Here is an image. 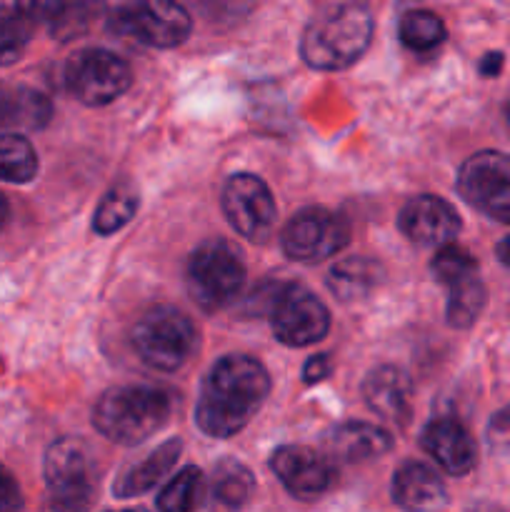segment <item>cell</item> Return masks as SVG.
<instances>
[{
    "label": "cell",
    "mask_w": 510,
    "mask_h": 512,
    "mask_svg": "<svg viewBox=\"0 0 510 512\" xmlns=\"http://www.w3.org/2000/svg\"><path fill=\"white\" fill-rule=\"evenodd\" d=\"M0 512H15V510H0Z\"/></svg>",
    "instance_id": "ab89813d"
},
{
    "label": "cell",
    "mask_w": 510,
    "mask_h": 512,
    "mask_svg": "<svg viewBox=\"0 0 510 512\" xmlns=\"http://www.w3.org/2000/svg\"><path fill=\"white\" fill-rule=\"evenodd\" d=\"M420 445L445 473L455 475V478L468 475L475 468V460H478L473 435L465 430L460 420L450 418V415H440V418L430 420L423 428V435H420Z\"/></svg>",
    "instance_id": "9a60e30c"
},
{
    "label": "cell",
    "mask_w": 510,
    "mask_h": 512,
    "mask_svg": "<svg viewBox=\"0 0 510 512\" xmlns=\"http://www.w3.org/2000/svg\"><path fill=\"white\" fill-rule=\"evenodd\" d=\"M270 470L293 498L315 500L333 483L330 463L303 445H283L270 455Z\"/></svg>",
    "instance_id": "5bb4252c"
},
{
    "label": "cell",
    "mask_w": 510,
    "mask_h": 512,
    "mask_svg": "<svg viewBox=\"0 0 510 512\" xmlns=\"http://www.w3.org/2000/svg\"><path fill=\"white\" fill-rule=\"evenodd\" d=\"M488 443L495 450H508L510 453V405H505L503 410L490 418L488 425Z\"/></svg>",
    "instance_id": "1f68e13d"
},
{
    "label": "cell",
    "mask_w": 510,
    "mask_h": 512,
    "mask_svg": "<svg viewBox=\"0 0 510 512\" xmlns=\"http://www.w3.org/2000/svg\"><path fill=\"white\" fill-rule=\"evenodd\" d=\"M268 318L275 338L288 348H308L320 343L330 330V313L323 300L295 283L280 285Z\"/></svg>",
    "instance_id": "30bf717a"
},
{
    "label": "cell",
    "mask_w": 510,
    "mask_h": 512,
    "mask_svg": "<svg viewBox=\"0 0 510 512\" xmlns=\"http://www.w3.org/2000/svg\"><path fill=\"white\" fill-rule=\"evenodd\" d=\"M105 13V0H45L43 18L48 33L60 43L83 38Z\"/></svg>",
    "instance_id": "44dd1931"
},
{
    "label": "cell",
    "mask_w": 510,
    "mask_h": 512,
    "mask_svg": "<svg viewBox=\"0 0 510 512\" xmlns=\"http://www.w3.org/2000/svg\"><path fill=\"white\" fill-rule=\"evenodd\" d=\"M383 265L365 255H355V258H345L335 263L328 273V288L333 295L343 303H353V300L365 298L370 290H375L383 280Z\"/></svg>",
    "instance_id": "603a6c76"
},
{
    "label": "cell",
    "mask_w": 510,
    "mask_h": 512,
    "mask_svg": "<svg viewBox=\"0 0 510 512\" xmlns=\"http://www.w3.org/2000/svg\"><path fill=\"white\" fill-rule=\"evenodd\" d=\"M495 253H498L500 263H503L505 268H510V235H505V238L500 240L498 248H495Z\"/></svg>",
    "instance_id": "d590c367"
},
{
    "label": "cell",
    "mask_w": 510,
    "mask_h": 512,
    "mask_svg": "<svg viewBox=\"0 0 510 512\" xmlns=\"http://www.w3.org/2000/svg\"><path fill=\"white\" fill-rule=\"evenodd\" d=\"M503 63H505L503 53H488L483 55V60L478 63V70L480 75H485V78H495V75L503 70Z\"/></svg>",
    "instance_id": "e575fe53"
},
{
    "label": "cell",
    "mask_w": 510,
    "mask_h": 512,
    "mask_svg": "<svg viewBox=\"0 0 510 512\" xmlns=\"http://www.w3.org/2000/svg\"><path fill=\"white\" fill-rule=\"evenodd\" d=\"M118 512H148L145 508H130V510H118Z\"/></svg>",
    "instance_id": "f35d334b"
},
{
    "label": "cell",
    "mask_w": 510,
    "mask_h": 512,
    "mask_svg": "<svg viewBox=\"0 0 510 512\" xmlns=\"http://www.w3.org/2000/svg\"><path fill=\"white\" fill-rule=\"evenodd\" d=\"M430 268H433L435 280L448 288V285L455 283V280L478 273V260H475L465 248H458L455 243H448V245H440L433 263H430Z\"/></svg>",
    "instance_id": "f1b7e54d"
},
{
    "label": "cell",
    "mask_w": 510,
    "mask_h": 512,
    "mask_svg": "<svg viewBox=\"0 0 510 512\" xmlns=\"http://www.w3.org/2000/svg\"><path fill=\"white\" fill-rule=\"evenodd\" d=\"M350 225L340 213L325 208H303L280 233V248L295 263H320L348 245Z\"/></svg>",
    "instance_id": "9c48e42d"
},
{
    "label": "cell",
    "mask_w": 510,
    "mask_h": 512,
    "mask_svg": "<svg viewBox=\"0 0 510 512\" xmlns=\"http://www.w3.org/2000/svg\"><path fill=\"white\" fill-rule=\"evenodd\" d=\"M485 303H488V290L478 273L455 280L448 285V325L458 330L470 328L480 318Z\"/></svg>",
    "instance_id": "cb8c5ba5"
},
{
    "label": "cell",
    "mask_w": 510,
    "mask_h": 512,
    "mask_svg": "<svg viewBox=\"0 0 510 512\" xmlns=\"http://www.w3.org/2000/svg\"><path fill=\"white\" fill-rule=\"evenodd\" d=\"M110 25L145 48H178L193 30L188 10L175 0H120Z\"/></svg>",
    "instance_id": "52a82bcc"
},
{
    "label": "cell",
    "mask_w": 510,
    "mask_h": 512,
    "mask_svg": "<svg viewBox=\"0 0 510 512\" xmlns=\"http://www.w3.org/2000/svg\"><path fill=\"white\" fill-rule=\"evenodd\" d=\"M20 490L10 470L0 463V510H18Z\"/></svg>",
    "instance_id": "d6a6232c"
},
{
    "label": "cell",
    "mask_w": 510,
    "mask_h": 512,
    "mask_svg": "<svg viewBox=\"0 0 510 512\" xmlns=\"http://www.w3.org/2000/svg\"><path fill=\"white\" fill-rule=\"evenodd\" d=\"M180 453H183V443L178 438L165 440L163 445L153 450V453L145 455L143 460H138L135 465H130L113 485L115 498H135V495H143L148 490H153L170 470L178 463Z\"/></svg>",
    "instance_id": "ffe728a7"
},
{
    "label": "cell",
    "mask_w": 510,
    "mask_h": 512,
    "mask_svg": "<svg viewBox=\"0 0 510 512\" xmlns=\"http://www.w3.org/2000/svg\"><path fill=\"white\" fill-rule=\"evenodd\" d=\"M223 213L230 228L250 243H263L273 233L275 208L268 185L250 173H238L223 188Z\"/></svg>",
    "instance_id": "7c38bea8"
},
{
    "label": "cell",
    "mask_w": 510,
    "mask_h": 512,
    "mask_svg": "<svg viewBox=\"0 0 510 512\" xmlns=\"http://www.w3.org/2000/svg\"><path fill=\"white\" fill-rule=\"evenodd\" d=\"M330 370H333V363H330L328 355H325V353L313 355V358H310L308 363H305V368H303L305 383H320V380L328 378Z\"/></svg>",
    "instance_id": "836d02e7"
},
{
    "label": "cell",
    "mask_w": 510,
    "mask_h": 512,
    "mask_svg": "<svg viewBox=\"0 0 510 512\" xmlns=\"http://www.w3.org/2000/svg\"><path fill=\"white\" fill-rule=\"evenodd\" d=\"M185 283H188L190 298L205 313H218L228 308L243 290V255L228 240H205L190 255Z\"/></svg>",
    "instance_id": "277c9868"
},
{
    "label": "cell",
    "mask_w": 510,
    "mask_h": 512,
    "mask_svg": "<svg viewBox=\"0 0 510 512\" xmlns=\"http://www.w3.org/2000/svg\"><path fill=\"white\" fill-rule=\"evenodd\" d=\"M363 400L380 418L405 423L413 403V383L395 365H380L363 380Z\"/></svg>",
    "instance_id": "e0dca14e"
},
{
    "label": "cell",
    "mask_w": 510,
    "mask_h": 512,
    "mask_svg": "<svg viewBox=\"0 0 510 512\" xmlns=\"http://www.w3.org/2000/svg\"><path fill=\"white\" fill-rule=\"evenodd\" d=\"M0 20L20 25L25 30H35L38 5H35V0H0Z\"/></svg>",
    "instance_id": "4dcf8cb0"
},
{
    "label": "cell",
    "mask_w": 510,
    "mask_h": 512,
    "mask_svg": "<svg viewBox=\"0 0 510 512\" xmlns=\"http://www.w3.org/2000/svg\"><path fill=\"white\" fill-rule=\"evenodd\" d=\"M255 478L243 463L225 458L215 465L208 483V500L213 512H240L253 498Z\"/></svg>",
    "instance_id": "7402d4cb"
},
{
    "label": "cell",
    "mask_w": 510,
    "mask_h": 512,
    "mask_svg": "<svg viewBox=\"0 0 510 512\" xmlns=\"http://www.w3.org/2000/svg\"><path fill=\"white\" fill-rule=\"evenodd\" d=\"M5 220H8V200H5L3 193H0V228L5 225Z\"/></svg>",
    "instance_id": "8d00e7d4"
},
{
    "label": "cell",
    "mask_w": 510,
    "mask_h": 512,
    "mask_svg": "<svg viewBox=\"0 0 510 512\" xmlns=\"http://www.w3.org/2000/svg\"><path fill=\"white\" fill-rule=\"evenodd\" d=\"M270 393V375L250 355H225L210 368L195 425L210 438H233L253 420Z\"/></svg>",
    "instance_id": "6da1fadb"
},
{
    "label": "cell",
    "mask_w": 510,
    "mask_h": 512,
    "mask_svg": "<svg viewBox=\"0 0 510 512\" xmlns=\"http://www.w3.org/2000/svg\"><path fill=\"white\" fill-rule=\"evenodd\" d=\"M53 103L28 85L0 83V128L40 130L50 123Z\"/></svg>",
    "instance_id": "d6986e66"
},
{
    "label": "cell",
    "mask_w": 510,
    "mask_h": 512,
    "mask_svg": "<svg viewBox=\"0 0 510 512\" xmlns=\"http://www.w3.org/2000/svg\"><path fill=\"white\" fill-rule=\"evenodd\" d=\"M173 413L168 390L153 385L110 388L93 408V425L103 438L118 445L145 443L165 428Z\"/></svg>",
    "instance_id": "7a4b0ae2"
},
{
    "label": "cell",
    "mask_w": 510,
    "mask_h": 512,
    "mask_svg": "<svg viewBox=\"0 0 510 512\" xmlns=\"http://www.w3.org/2000/svg\"><path fill=\"white\" fill-rule=\"evenodd\" d=\"M393 500L405 512H435L445 505L448 493L430 465L408 460L393 475Z\"/></svg>",
    "instance_id": "2e32d148"
},
{
    "label": "cell",
    "mask_w": 510,
    "mask_h": 512,
    "mask_svg": "<svg viewBox=\"0 0 510 512\" xmlns=\"http://www.w3.org/2000/svg\"><path fill=\"white\" fill-rule=\"evenodd\" d=\"M130 85H133L130 65L105 48L80 50L65 65V88L75 100L90 108L113 103Z\"/></svg>",
    "instance_id": "ba28073f"
},
{
    "label": "cell",
    "mask_w": 510,
    "mask_h": 512,
    "mask_svg": "<svg viewBox=\"0 0 510 512\" xmlns=\"http://www.w3.org/2000/svg\"><path fill=\"white\" fill-rule=\"evenodd\" d=\"M460 215L448 200L438 195H418L400 210L398 228L410 243L423 248H440L453 243L460 233Z\"/></svg>",
    "instance_id": "4fadbf2b"
},
{
    "label": "cell",
    "mask_w": 510,
    "mask_h": 512,
    "mask_svg": "<svg viewBox=\"0 0 510 512\" xmlns=\"http://www.w3.org/2000/svg\"><path fill=\"white\" fill-rule=\"evenodd\" d=\"M48 505L53 512H88L95 498V470L88 445L80 438H60L43 463Z\"/></svg>",
    "instance_id": "8992f818"
},
{
    "label": "cell",
    "mask_w": 510,
    "mask_h": 512,
    "mask_svg": "<svg viewBox=\"0 0 510 512\" xmlns=\"http://www.w3.org/2000/svg\"><path fill=\"white\" fill-rule=\"evenodd\" d=\"M38 173V155L30 140L18 133L0 135V180L30 183Z\"/></svg>",
    "instance_id": "484cf974"
},
{
    "label": "cell",
    "mask_w": 510,
    "mask_h": 512,
    "mask_svg": "<svg viewBox=\"0 0 510 512\" xmlns=\"http://www.w3.org/2000/svg\"><path fill=\"white\" fill-rule=\"evenodd\" d=\"M373 15L365 5L348 3L318 15L305 28L300 55L315 70H345L368 50Z\"/></svg>",
    "instance_id": "3957f363"
},
{
    "label": "cell",
    "mask_w": 510,
    "mask_h": 512,
    "mask_svg": "<svg viewBox=\"0 0 510 512\" xmlns=\"http://www.w3.org/2000/svg\"><path fill=\"white\" fill-rule=\"evenodd\" d=\"M30 35H33V30H25L20 25L0 20V68L18 63L20 55L25 53Z\"/></svg>",
    "instance_id": "f546056e"
},
{
    "label": "cell",
    "mask_w": 510,
    "mask_h": 512,
    "mask_svg": "<svg viewBox=\"0 0 510 512\" xmlns=\"http://www.w3.org/2000/svg\"><path fill=\"white\" fill-rule=\"evenodd\" d=\"M458 193L480 213L510 223V155L498 150L470 155L460 165Z\"/></svg>",
    "instance_id": "8fae6325"
},
{
    "label": "cell",
    "mask_w": 510,
    "mask_h": 512,
    "mask_svg": "<svg viewBox=\"0 0 510 512\" xmlns=\"http://www.w3.org/2000/svg\"><path fill=\"white\" fill-rule=\"evenodd\" d=\"M505 120H508V128H510V103L505 105Z\"/></svg>",
    "instance_id": "74e56055"
},
{
    "label": "cell",
    "mask_w": 510,
    "mask_h": 512,
    "mask_svg": "<svg viewBox=\"0 0 510 512\" xmlns=\"http://www.w3.org/2000/svg\"><path fill=\"white\" fill-rule=\"evenodd\" d=\"M398 35L405 48L428 53L445 40V23L430 10H408L398 23Z\"/></svg>",
    "instance_id": "83f0119b"
},
{
    "label": "cell",
    "mask_w": 510,
    "mask_h": 512,
    "mask_svg": "<svg viewBox=\"0 0 510 512\" xmlns=\"http://www.w3.org/2000/svg\"><path fill=\"white\" fill-rule=\"evenodd\" d=\"M330 458L340 463H368V460L383 458L393 448V438L383 428L370 423H343L333 428L325 438Z\"/></svg>",
    "instance_id": "ac0fdd59"
},
{
    "label": "cell",
    "mask_w": 510,
    "mask_h": 512,
    "mask_svg": "<svg viewBox=\"0 0 510 512\" xmlns=\"http://www.w3.org/2000/svg\"><path fill=\"white\" fill-rule=\"evenodd\" d=\"M133 348L145 365L163 373L180 370L198 348V330L173 305H158L135 323Z\"/></svg>",
    "instance_id": "5b68a950"
},
{
    "label": "cell",
    "mask_w": 510,
    "mask_h": 512,
    "mask_svg": "<svg viewBox=\"0 0 510 512\" xmlns=\"http://www.w3.org/2000/svg\"><path fill=\"white\" fill-rule=\"evenodd\" d=\"M205 493H208L205 475L195 465H188L160 490L155 505L160 512H195L203 505Z\"/></svg>",
    "instance_id": "d4e9b609"
},
{
    "label": "cell",
    "mask_w": 510,
    "mask_h": 512,
    "mask_svg": "<svg viewBox=\"0 0 510 512\" xmlns=\"http://www.w3.org/2000/svg\"><path fill=\"white\" fill-rule=\"evenodd\" d=\"M138 203V190L130 188V185H118V188L108 190V195L95 208L93 230L98 235H110L120 230L138 213Z\"/></svg>",
    "instance_id": "4316f807"
}]
</instances>
